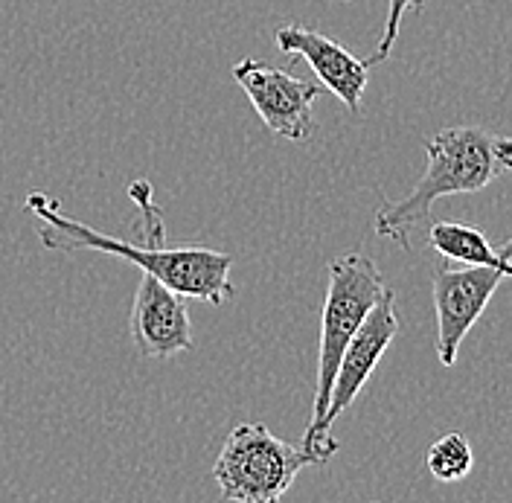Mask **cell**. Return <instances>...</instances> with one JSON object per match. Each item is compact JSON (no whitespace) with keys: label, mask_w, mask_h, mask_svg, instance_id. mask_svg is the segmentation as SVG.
Returning <instances> with one entry per match:
<instances>
[{"label":"cell","mask_w":512,"mask_h":503,"mask_svg":"<svg viewBox=\"0 0 512 503\" xmlns=\"http://www.w3.org/2000/svg\"><path fill=\"white\" fill-rule=\"evenodd\" d=\"M233 79L251 99L254 111L274 137L306 143L315 134L312 105L323 94V85L297 79L294 73L268 67L256 59H242L233 67Z\"/></svg>","instance_id":"5"},{"label":"cell","mask_w":512,"mask_h":503,"mask_svg":"<svg viewBox=\"0 0 512 503\" xmlns=\"http://www.w3.org/2000/svg\"><path fill=\"white\" fill-rule=\"evenodd\" d=\"M274 44L286 56H300L318 73L320 85L338 96L350 111H361V96L367 91V70L370 64L355 59L347 47L326 38L323 32L309 27H280L274 32Z\"/></svg>","instance_id":"9"},{"label":"cell","mask_w":512,"mask_h":503,"mask_svg":"<svg viewBox=\"0 0 512 503\" xmlns=\"http://www.w3.org/2000/svg\"><path fill=\"white\" fill-rule=\"evenodd\" d=\"M131 341L140 358L169 361L192 349V320L187 297L172 291L152 274H140L128 315Z\"/></svg>","instance_id":"7"},{"label":"cell","mask_w":512,"mask_h":503,"mask_svg":"<svg viewBox=\"0 0 512 503\" xmlns=\"http://www.w3.org/2000/svg\"><path fill=\"white\" fill-rule=\"evenodd\" d=\"M507 280L495 265L437 268L431 274L434 315H437V358L443 367H454L466 335L475 329L492 294Z\"/></svg>","instance_id":"6"},{"label":"cell","mask_w":512,"mask_h":503,"mask_svg":"<svg viewBox=\"0 0 512 503\" xmlns=\"http://www.w3.org/2000/svg\"><path fill=\"white\" fill-rule=\"evenodd\" d=\"M306 466H320L300 445H288L265 425H236L216 457L213 477L224 501L274 503L280 501Z\"/></svg>","instance_id":"4"},{"label":"cell","mask_w":512,"mask_h":503,"mask_svg":"<svg viewBox=\"0 0 512 503\" xmlns=\"http://www.w3.org/2000/svg\"><path fill=\"white\" fill-rule=\"evenodd\" d=\"M428 245L446 259L463 262V265H495L507 277H512V239L504 245V251L495 253L478 227L463 224V221H431Z\"/></svg>","instance_id":"10"},{"label":"cell","mask_w":512,"mask_h":503,"mask_svg":"<svg viewBox=\"0 0 512 503\" xmlns=\"http://www.w3.org/2000/svg\"><path fill=\"white\" fill-rule=\"evenodd\" d=\"M128 198L140 213L143 245H131L126 239L99 233L91 224L70 219L44 192H30L24 198V207L35 216V233L44 251L111 253L134 262L143 274L158 277L172 291L192 300H204L210 306H222L224 300L233 297L236 288L230 283V268H233L230 253L207 245H178V248L166 245L163 210L155 204V189L146 178L128 184Z\"/></svg>","instance_id":"1"},{"label":"cell","mask_w":512,"mask_h":503,"mask_svg":"<svg viewBox=\"0 0 512 503\" xmlns=\"http://www.w3.org/2000/svg\"><path fill=\"white\" fill-rule=\"evenodd\" d=\"M425 463H428V472L434 474L440 483H457V480H463L466 474L472 472L475 451H472V445L463 434L451 431V434H443L428 448Z\"/></svg>","instance_id":"11"},{"label":"cell","mask_w":512,"mask_h":503,"mask_svg":"<svg viewBox=\"0 0 512 503\" xmlns=\"http://www.w3.org/2000/svg\"><path fill=\"white\" fill-rule=\"evenodd\" d=\"M399 332V315H396V297L387 288L379 303L367 312L361 329L355 332V338L347 346L338 376H335V387H332V399H329V410H326V428L332 431L335 419L350 410L358 399V393L367 387V381L373 376V370L379 367L382 355L387 346L393 344Z\"/></svg>","instance_id":"8"},{"label":"cell","mask_w":512,"mask_h":503,"mask_svg":"<svg viewBox=\"0 0 512 503\" xmlns=\"http://www.w3.org/2000/svg\"><path fill=\"white\" fill-rule=\"evenodd\" d=\"M384 291H387L384 277L367 253H347V256L332 259L326 300L320 312L318 384H315L312 419L303 434V448L318 463H326L341 448L338 440H332V431L326 428V410H329L341 358L355 338V332L361 329L367 312L379 303Z\"/></svg>","instance_id":"3"},{"label":"cell","mask_w":512,"mask_h":503,"mask_svg":"<svg viewBox=\"0 0 512 503\" xmlns=\"http://www.w3.org/2000/svg\"><path fill=\"white\" fill-rule=\"evenodd\" d=\"M425 172L416 189L376 213V233L411 251V236L431 221V207L446 195H469L512 169V137L480 126H451L425 140Z\"/></svg>","instance_id":"2"},{"label":"cell","mask_w":512,"mask_h":503,"mask_svg":"<svg viewBox=\"0 0 512 503\" xmlns=\"http://www.w3.org/2000/svg\"><path fill=\"white\" fill-rule=\"evenodd\" d=\"M419 9H422V0H387V18H384V30L382 38H379V47H376L364 62L370 64V67L387 62V56H390V50H393V44H396V38H399V30H402V18H405L408 12H419Z\"/></svg>","instance_id":"12"}]
</instances>
